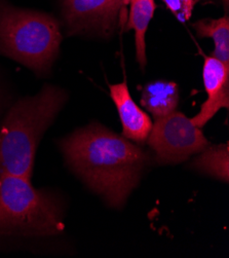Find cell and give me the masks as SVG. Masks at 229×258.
<instances>
[{"label": "cell", "instance_id": "obj_1", "mask_svg": "<svg viewBox=\"0 0 229 258\" xmlns=\"http://www.w3.org/2000/svg\"><path fill=\"white\" fill-rule=\"evenodd\" d=\"M59 147L71 171L114 209L124 207L154 164L150 151L99 122L75 130Z\"/></svg>", "mask_w": 229, "mask_h": 258}, {"label": "cell", "instance_id": "obj_2", "mask_svg": "<svg viewBox=\"0 0 229 258\" xmlns=\"http://www.w3.org/2000/svg\"><path fill=\"white\" fill-rule=\"evenodd\" d=\"M68 100V93L44 85L11 107L0 125V173L31 180L38 144Z\"/></svg>", "mask_w": 229, "mask_h": 258}, {"label": "cell", "instance_id": "obj_3", "mask_svg": "<svg viewBox=\"0 0 229 258\" xmlns=\"http://www.w3.org/2000/svg\"><path fill=\"white\" fill-rule=\"evenodd\" d=\"M60 23L46 13L18 9L0 0V54L31 69L50 73L62 42Z\"/></svg>", "mask_w": 229, "mask_h": 258}, {"label": "cell", "instance_id": "obj_4", "mask_svg": "<svg viewBox=\"0 0 229 258\" xmlns=\"http://www.w3.org/2000/svg\"><path fill=\"white\" fill-rule=\"evenodd\" d=\"M64 206L54 192L31 180L0 173V236L43 238L61 235Z\"/></svg>", "mask_w": 229, "mask_h": 258}, {"label": "cell", "instance_id": "obj_5", "mask_svg": "<svg viewBox=\"0 0 229 258\" xmlns=\"http://www.w3.org/2000/svg\"><path fill=\"white\" fill-rule=\"evenodd\" d=\"M154 164L177 165L187 161L211 143L201 128L184 113L175 110L157 118L147 139Z\"/></svg>", "mask_w": 229, "mask_h": 258}, {"label": "cell", "instance_id": "obj_6", "mask_svg": "<svg viewBox=\"0 0 229 258\" xmlns=\"http://www.w3.org/2000/svg\"><path fill=\"white\" fill-rule=\"evenodd\" d=\"M71 34L96 33L108 37L122 13L121 0H62Z\"/></svg>", "mask_w": 229, "mask_h": 258}, {"label": "cell", "instance_id": "obj_7", "mask_svg": "<svg viewBox=\"0 0 229 258\" xmlns=\"http://www.w3.org/2000/svg\"><path fill=\"white\" fill-rule=\"evenodd\" d=\"M202 81L207 99L198 113L190 118L192 123L200 128L220 109L229 107V66L212 56L206 57L202 66Z\"/></svg>", "mask_w": 229, "mask_h": 258}, {"label": "cell", "instance_id": "obj_8", "mask_svg": "<svg viewBox=\"0 0 229 258\" xmlns=\"http://www.w3.org/2000/svg\"><path fill=\"white\" fill-rule=\"evenodd\" d=\"M109 91L119 115L122 136L138 145L145 144L154 124L151 117L136 104L125 80L109 85Z\"/></svg>", "mask_w": 229, "mask_h": 258}, {"label": "cell", "instance_id": "obj_9", "mask_svg": "<svg viewBox=\"0 0 229 258\" xmlns=\"http://www.w3.org/2000/svg\"><path fill=\"white\" fill-rule=\"evenodd\" d=\"M179 88L175 82L159 80L148 83L142 90L141 105L155 119L174 112L179 104Z\"/></svg>", "mask_w": 229, "mask_h": 258}, {"label": "cell", "instance_id": "obj_10", "mask_svg": "<svg viewBox=\"0 0 229 258\" xmlns=\"http://www.w3.org/2000/svg\"><path fill=\"white\" fill-rule=\"evenodd\" d=\"M128 19L124 25L126 31L134 29L136 58L142 70L146 67V43L145 34L150 21L155 16L157 5L155 0H130Z\"/></svg>", "mask_w": 229, "mask_h": 258}, {"label": "cell", "instance_id": "obj_11", "mask_svg": "<svg viewBox=\"0 0 229 258\" xmlns=\"http://www.w3.org/2000/svg\"><path fill=\"white\" fill-rule=\"evenodd\" d=\"M190 169L213 178L224 183L229 181V146L228 142L210 144L196 154L195 159L188 165Z\"/></svg>", "mask_w": 229, "mask_h": 258}, {"label": "cell", "instance_id": "obj_12", "mask_svg": "<svg viewBox=\"0 0 229 258\" xmlns=\"http://www.w3.org/2000/svg\"><path fill=\"white\" fill-rule=\"evenodd\" d=\"M192 28L200 38H212L214 50L212 57L218 59L226 66H229V18L228 16L219 19H201L192 23Z\"/></svg>", "mask_w": 229, "mask_h": 258}, {"label": "cell", "instance_id": "obj_13", "mask_svg": "<svg viewBox=\"0 0 229 258\" xmlns=\"http://www.w3.org/2000/svg\"><path fill=\"white\" fill-rule=\"evenodd\" d=\"M162 2L178 20L186 22L191 18L194 7L200 0H162Z\"/></svg>", "mask_w": 229, "mask_h": 258}, {"label": "cell", "instance_id": "obj_14", "mask_svg": "<svg viewBox=\"0 0 229 258\" xmlns=\"http://www.w3.org/2000/svg\"><path fill=\"white\" fill-rule=\"evenodd\" d=\"M129 2H130V0H121L122 13H121V16L119 18V26L122 29H124V25L126 23V19H128V13H126L128 11H126V8H128V6H129Z\"/></svg>", "mask_w": 229, "mask_h": 258}, {"label": "cell", "instance_id": "obj_15", "mask_svg": "<svg viewBox=\"0 0 229 258\" xmlns=\"http://www.w3.org/2000/svg\"><path fill=\"white\" fill-rule=\"evenodd\" d=\"M222 4L224 5L225 11L228 12V10H229V0H222Z\"/></svg>", "mask_w": 229, "mask_h": 258}]
</instances>
